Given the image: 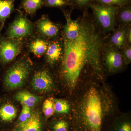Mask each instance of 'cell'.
<instances>
[{
	"label": "cell",
	"instance_id": "6da1fadb",
	"mask_svg": "<svg viewBox=\"0 0 131 131\" xmlns=\"http://www.w3.org/2000/svg\"><path fill=\"white\" fill-rule=\"evenodd\" d=\"M82 12L80 16L77 37L73 40L63 37L61 75L71 90L75 88L84 74H90L100 79L104 76L102 55L107 43V34L102 32L88 9Z\"/></svg>",
	"mask_w": 131,
	"mask_h": 131
},
{
	"label": "cell",
	"instance_id": "7a4b0ae2",
	"mask_svg": "<svg viewBox=\"0 0 131 131\" xmlns=\"http://www.w3.org/2000/svg\"><path fill=\"white\" fill-rule=\"evenodd\" d=\"M115 102L112 93L102 82L85 86L74 105L71 119L74 131H105L114 114Z\"/></svg>",
	"mask_w": 131,
	"mask_h": 131
},
{
	"label": "cell",
	"instance_id": "3957f363",
	"mask_svg": "<svg viewBox=\"0 0 131 131\" xmlns=\"http://www.w3.org/2000/svg\"><path fill=\"white\" fill-rule=\"evenodd\" d=\"M89 8L93 11L95 21L103 33L106 34L114 30L119 7L93 3Z\"/></svg>",
	"mask_w": 131,
	"mask_h": 131
},
{
	"label": "cell",
	"instance_id": "277c9868",
	"mask_svg": "<svg viewBox=\"0 0 131 131\" xmlns=\"http://www.w3.org/2000/svg\"><path fill=\"white\" fill-rule=\"evenodd\" d=\"M32 63L27 58L16 62L6 71L4 83L8 89H14L22 86L31 73Z\"/></svg>",
	"mask_w": 131,
	"mask_h": 131
},
{
	"label": "cell",
	"instance_id": "5b68a950",
	"mask_svg": "<svg viewBox=\"0 0 131 131\" xmlns=\"http://www.w3.org/2000/svg\"><path fill=\"white\" fill-rule=\"evenodd\" d=\"M102 62L104 68L112 73L121 70L125 64L121 50L107 43L103 50Z\"/></svg>",
	"mask_w": 131,
	"mask_h": 131
},
{
	"label": "cell",
	"instance_id": "8992f818",
	"mask_svg": "<svg viewBox=\"0 0 131 131\" xmlns=\"http://www.w3.org/2000/svg\"><path fill=\"white\" fill-rule=\"evenodd\" d=\"M21 42L19 40L9 37L0 38V62L6 64L12 62L21 52Z\"/></svg>",
	"mask_w": 131,
	"mask_h": 131
},
{
	"label": "cell",
	"instance_id": "52a82bcc",
	"mask_svg": "<svg viewBox=\"0 0 131 131\" xmlns=\"http://www.w3.org/2000/svg\"><path fill=\"white\" fill-rule=\"evenodd\" d=\"M33 29V25L31 21L20 14L9 25L6 34L8 37L20 40L30 35Z\"/></svg>",
	"mask_w": 131,
	"mask_h": 131
},
{
	"label": "cell",
	"instance_id": "ba28073f",
	"mask_svg": "<svg viewBox=\"0 0 131 131\" xmlns=\"http://www.w3.org/2000/svg\"><path fill=\"white\" fill-rule=\"evenodd\" d=\"M31 86L35 91L40 93L50 92L54 88L51 76L45 69L38 71L34 74L31 81Z\"/></svg>",
	"mask_w": 131,
	"mask_h": 131
},
{
	"label": "cell",
	"instance_id": "9c48e42d",
	"mask_svg": "<svg viewBox=\"0 0 131 131\" xmlns=\"http://www.w3.org/2000/svg\"><path fill=\"white\" fill-rule=\"evenodd\" d=\"M73 8L70 10L61 9L66 19V23L64 27L63 37L69 40H73L78 35L80 27V17L76 20L71 18Z\"/></svg>",
	"mask_w": 131,
	"mask_h": 131
},
{
	"label": "cell",
	"instance_id": "30bf717a",
	"mask_svg": "<svg viewBox=\"0 0 131 131\" xmlns=\"http://www.w3.org/2000/svg\"><path fill=\"white\" fill-rule=\"evenodd\" d=\"M43 121L41 115L38 112H32L30 118L22 123L16 124L12 131H42Z\"/></svg>",
	"mask_w": 131,
	"mask_h": 131
},
{
	"label": "cell",
	"instance_id": "8fae6325",
	"mask_svg": "<svg viewBox=\"0 0 131 131\" xmlns=\"http://www.w3.org/2000/svg\"><path fill=\"white\" fill-rule=\"evenodd\" d=\"M38 31L43 36L48 38L56 37L60 30L59 26L52 22L48 16L44 15L38 21Z\"/></svg>",
	"mask_w": 131,
	"mask_h": 131
},
{
	"label": "cell",
	"instance_id": "7c38bea8",
	"mask_svg": "<svg viewBox=\"0 0 131 131\" xmlns=\"http://www.w3.org/2000/svg\"><path fill=\"white\" fill-rule=\"evenodd\" d=\"M129 26H120L117 29H115L112 35L107 38V44L121 50L127 43V32Z\"/></svg>",
	"mask_w": 131,
	"mask_h": 131
},
{
	"label": "cell",
	"instance_id": "4fadbf2b",
	"mask_svg": "<svg viewBox=\"0 0 131 131\" xmlns=\"http://www.w3.org/2000/svg\"><path fill=\"white\" fill-rule=\"evenodd\" d=\"M46 54L47 62L52 65L55 64L62 57L63 45L57 40L49 42Z\"/></svg>",
	"mask_w": 131,
	"mask_h": 131
},
{
	"label": "cell",
	"instance_id": "5bb4252c",
	"mask_svg": "<svg viewBox=\"0 0 131 131\" xmlns=\"http://www.w3.org/2000/svg\"><path fill=\"white\" fill-rule=\"evenodd\" d=\"M105 131H131V120L129 116L122 114L114 119Z\"/></svg>",
	"mask_w": 131,
	"mask_h": 131
},
{
	"label": "cell",
	"instance_id": "9a60e30c",
	"mask_svg": "<svg viewBox=\"0 0 131 131\" xmlns=\"http://www.w3.org/2000/svg\"><path fill=\"white\" fill-rule=\"evenodd\" d=\"M15 98L16 100L21 103L22 105L30 108L37 104L41 100L39 96L25 90L18 92L15 95Z\"/></svg>",
	"mask_w": 131,
	"mask_h": 131
},
{
	"label": "cell",
	"instance_id": "2e32d148",
	"mask_svg": "<svg viewBox=\"0 0 131 131\" xmlns=\"http://www.w3.org/2000/svg\"><path fill=\"white\" fill-rule=\"evenodd\" d=\"M16 0H0V25L2 29L5 22L14 9Z\"/></svg>",
	"mask_w": 131,
	"mask_h": 131
},
{
	"label": "cell",
	"instance_id": "e0dca14e",
	"mask_svg": "<svg viewBox=\"0 0 131 131\" xmlns=\"http://www.w3.org/2000/svg\"><path fill=\"white\" fill-rule=\"evenodd\" d=\"M49 43L44 39H37L31 42L29 49L35 56L40 57L46 52Z\"/></svg>",
	"mask_w": 131,
	"mask_h": 131
},
{
	"label": "cell",
	"instance_id": "ac0fdd59",
	"mask_svg": "<svg viewBox=\"0 0 131 131\" xmlns=\"http://www.w3.org/2000/svg\"><path fill=\"white\" fill-rule=\"evenodd\" d=\"M16 115L17 110L12 104L6 103L0 107V119L3 122H11L15 118Z\"/></svg>",
	"mask_w": 131,
	"mask_h": 131
},
{
	"label": "cell",
	"instance_id": "d6986e66",
	"mask_svg": "<svg viewBox=\"0 0 131 131\" xmlns=\"http://www.w3.org/2000/svg\"><path fill=\"white\" fill-rule=\"evenodd\" d=\"M44 0H21V7L29 15L35 14L38 9L43 6Z\"/></svg>",
	"mask_w": 131,
	"mask_h": 131
},
{
	"label": "cell",
	"instance_id": "ffe728a7",
	"mask_svg": "<svg viewBox=\"0 0 131 131\" xmlns=\"http://www.w3.org/2000/svg\"><path fill=\"white\" fill-rule=\"evenodd\" d=\"M117 21L121 24V26L131 25V5L119 7L116 17V22Z\"/></svg>",
	"mask_w": 131,
	"mask_h": 131
},
{
	"label": "cell",
	"instance_id": "44dd1931",
	"mask_svg": "<svg viewBox=\"0 0 131 131\" xmlns=\"http://www.w3.org/2000/svg\"><path fill=\"white\" fill-rule=\"evenodd\" d=\"M54 112L59 114H67L70 110V106L67 101L53 99Z\"/></svg>",
	"mask_w": 131,
	"mask_h": 131
},
{
	"label": "cell",
	"instance_id": "7402d4cb",
	"mask_svg": "<svg viewBox=\"0 0 131 131\" xmlns=\"http://www.w3.org/2000/svg\"><path fill=\"white\" fill-rule=\"evenodd\" d=\"M52 131H72L73 130L71 119L70 121L65 119L56 121L52 125Z\"/></svg>",
	"mask_w": 131,
	"mask_h": 131
},
{
	"label": "cell",
	"instance_id": "603a6c76",
	"mask_svg": "<svg viewBox=\"0 0 131 131\" xmlns=\"http://www.w3.org/2000/svg\"><path fill=\"white\" fill-rule=\"evenodd\" d=\"M68 6H71L70 0H44L43 6L64 9Z\"/></svg>",
	"mask_w": 131,
	"mask_h": 131
},
{
	"label": "cell",
	"instance_id": "cb8c5ba5",
	"mask_svg": "<svg viewBox=\"0 0 131 131\" xmlns=\"http://www.w3.org/2000/svg\"><path fill=\"white\" fill-rule=\"evenodd\" d=\"M71 8H77L83 12L88 9L90 5L94 2V0H70Z\"/></svg>",
	"mask_w": 131,
	"mask_h": 131
},
{
	"label": "cell",
	"instance_id": "d4e9b609",
	"mask_svg": "<svg viewBox=\"0 0 131 131\" xmlns=\"http://www.w3.org/2000/svg\"><path fill=\"white\" fill-rule=\"evenodd\" d=\"M131 0H94V3L102 5L122 7L131 5Z\"/></svg>",
	"mask_w": 131,
	"mask_h": 131
},
{
	"label": "cell",
	"instance_id": "484cf974",
	"mask_svg": "<svg viewBox=\"0 0 131 131\" xmlns=\"http://www.w3.org/2000/svg\"><path fill=\"white\" fill-rule=\"evenodd\" d=\"M43 112L46 118L53 115L55 112L53 99H47L45 101L43 104Z\"/></svg>",
	"mask_w": 131,
	"mask_h": 131
},
{
	"label": "cell",
	"instance_id": "4316f807",
	"mask_svg": "<svg viewBox=\"0 0 131 131\" xmlns=\"http://www.w3.org/2000/svg\"><path fill=\"white\" fill-rule=\"evenodd\" d=\"M32 112L30 108L26 106L23 105L21 113L20 115L16 124L25 122L29 119L31 115Z\"/></svg>",
	"mask_w": 131,
	"mask_h": 131
},
{
	"label": "cell",
	"instance_id": "83f0119b",
	"mask_svg": "<svg viewBox=\"0 0 131 131\" xmlns=\"http://www.w3.org/2000/svg\"><path fill=\"white\" fill-rule=\"evenodd\" d=\"M121 54L123 57L125 63L129 64L131 62V46L126 43L121 50Z\"/></svg>",
	"mask_w": 131,
	"mask_h": 131
},
{
	"label": "cell",
	"instance_id": "f1b7e54d",
	"mask_svg": "<svg viewBox=\"0 0 131 131\" xmlns=\"http://www.w3.org/2000/svg\"><path fill=\"white\" fill-rule=\"evenodd\" d=\"M126 43L127 44H131V26L129 25L127 28L126 34Z\"/></svg>",
	"mask_w": 131,
	"mask_h": 131
},
{
	"label": "cell",
	"instance_id": "f546056e",
	"mask_svg": "<svg viewBox=\"0 0 131 131\" xmlns=\"http://www.w3.org/2000/svg\"><path fill=\"white\" fill-rule=\"evenodd\" d=\"M2 30V28L1 27V25H0V32Z\"/></svg>",
	"mask_w": 131,
	"mask_h": 131
},
{
	"label": "cell",
	"instance_id": "4dcf8cb0",
	"mask_svg": "<svg viewBox=\"0 0 131 131\" xmlns=\"http://www.w3.org/2000/svg\"><path fill=\"white\" fill-rule=\"evenodd\" d=\"M72 131H74V130H72Z\"/></svg>",
	"mask_w": 131,
	"mask_h": 131
}]
</instances>
